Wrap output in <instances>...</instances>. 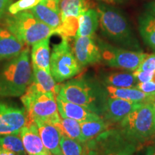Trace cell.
Listing matches in <instances>:
<instances>
[{
	"mask_svg": "<svg viewBox=\"0 0 155 155\" xmlns=\"http://www.w3.org/2000/svg\"><path fill=\"white\" fill-rule=\"evenodd\" d=\"M58 95L101 117L105 113L108 97L106 88L102 83L91 78L82 76L70 79L61 84Z\"/></svg>",
	"mask_w": 155,
	"mask_h": 155,
	"instance_id": "6da1fadb",
	"label": "cell"
},
{
	"mask_svg": "<svg viewBox=\"0 0 155 155\" xmlns=\"http://www.w3.org/2000/svg\"><path fill=\"white\" fill-rule=\"evenodd\" d=\"M29 122H45L55 125L61 120L56 96L38 90L32 83L21 97Z\"/></svg>",
	"mask_w": 155,
	"mask_h": 155,
	"instance_id": "277c9868",
	"label": "cell"
},
{
	"mask_svg": "<svg viewBox=\"0 0 155 155\" xmlns=\"http://www.w3.org/2000/svg\"><path fill=\"white\" fill-rule=\"evenodd\" d=\"M82 67L75 57L68 38H63L55 45L50 56V73L55 81L61 83L79 74Z\"/></svg>",
	"mask_w": 155,
	"mask_h": 155,
	"instance_id": "ba28073f",
	"label": "cell"
},
{
	"mask_svg": "<svg viewBox=\"0 0 155 155\" xmlns=\"http://www.w3.org/2000/svg\"><path fill=\"white\" fill-rule=\"evenodd\" d=\"M32 83L38 90L43 92L53 93L57 96L59 94L61 84H58L54 78L47 71L35 66H32Z\"/></svg>",
	"mask_w": 155,
	"mask_h": 155,
	"instance_id": "ffe728a7",
	"label": "cell"
},
{
	"mask_svg": "<svg viewBox=\"0 0 155 155\" xmlns=\"http://www.w3.org/2000/svg\"><path fill=\"white\" fill-rule=\"evenodd\" d=\"M145 102L150 104V105L152 106L153 109H154V111L155 112V94H152V95H150V96H149V98H147V101Z\"/></svg>",
	"mask_w": 155,
	"mask_h": 155,
	"instance_id": "d6a6232c",
	"label": "cell"
},
{
	"mask_svg": "<svg viewBox=\"0 0 155 155\" xmlns=\"http://www.w3.org/2000/svg\"><path fill=\"white\" fill-rule=\"evenodd\" d=\"M138 25L143 42L155 51V17L144 12L139 17Z\"/></svg>",
	"mask_w": 155,
	"mask_h": 155,
	"instance_id": "603a6c76",
	"label": "cell"
},
{
	"mask_svg": "<svg viewBox=\"0 0 155 155\" xmlns=\"http://www.w3.org/2000/svg\"><path fill=\"white\" fill-rule=\"evenodd\" d=\"M99 25V15L97 9L89 8L78 19V27L75 37L93 36Z\"/></svg>",
	"mask_w": 155,
	"mask_h": 155,
	"instance_id": "7402d4cb",
	"label": "cell"
},
{
	"mask_svg": "<svg viewBox=\"0 0 155 155\" xmlns=\"http://www.w3.org/2000/svg\"><path fill=\"white\" fill-rule=\"evenodd\" d=\"M6 28L23 43L32 45L57 34L56 31L38 19L30 11L11 15L6 19Z\"/></svg>",
	"mask_w": 155,
	"mask_h": 155,
	"instance_id": "5b68a950",
	"label": "cell"
},
{
	"mask_svg": "<svg viewBox=\"0 0 155 155\" xmlns=\"http://www.w3.org/2000/svg\"><path fill=\"white\" fill-rule=\"evenodd\" d=\"M136 71H155V53L147 54L140 65Z\"/></svg>",
	"mask_w": 155,
	"mask_h": 155,
	"instance_id": "f546056e",
	"label": "cell"
},
{
	"mask_svg": "<svg viewBox=\"0 0 155 155\" xmlns=\"http://www.w3.org/2000/svg\"><path fill=\"white\" fill-rule=\"evenodd\" d=\"M42 0H18L9 6L8 11L10 15H15L23 11L33 8Z\"/></svg>",
	"mask_w": 155,
	"mask_h": 155,
	"instance_id": "f1b7e54d",
	"label": "cell"
},
{
	"mask_svg": "<svg viewBox=\"0 0 155 155\" xmlns=\"http://www.w3.org/2000/svg\"><path fill=\"white\" fill-rule=\"evenodd\" d=\"M59 7L61 26L58 35L65 38L75 37L79 17L90 8L89 0H60Z\"/></svg>",
	"mask_w": 155,
	"mask_h": 155,
	"instance_id": "30bf717a",
	"label": "cell"
},
{
	"mask_svg": "<svg viewBox=\"0 0 155 155\" xmlns=\"http://www.w3.org/2000/svg\"><path fill=\"white\" fill-rule=\"evenodd\" d=\"M39 133L45 147L52 155H62L60 141L61 133L55 125L45 122H35Z\"/></svg>",
	"mask_w": 155,
	"mask_h": 155,
	"instance_id": "ac0fdd59",
	"label": "cell"
},
{
	"mask_svg": "<svg viewBox=\"0 0 155 155\" xmlns=\"http://www.w3.org/2000/svg\"><path fill=\"white\" fill-rule=\"evenodd\" d=\"M146 12L155 17V0L151 2L146 5Z\"/></svg>",
	"mask_w": 155,
	"mask_h": 155,
	"instance_id": "1f68e13d",
	"label": "cell"
},
{
	"mask_svg": "<svg viewBox=\"0 0 155 155\" xmlns=\"http://www.w3.org/2000/svg\"><path fill=\"white\" fill-rule=\"evenodd\" d=\"M119 129L129 140L139 144L155 135V112L147 102L119 122Z\"/></svg>",
	"mask_w": 155,
	"mask_h": 155,
	"instance_id": "8992f818",
	"label": "cell"
},
{
	"mask_svg": "<svg viewBox=\"0 0 155 155\" xmlns=\"http://www.w3.org/2000/svg\"><path fill=\"white\" fill-rule=\"evenodd\" d=\"M56 102L60 116L63 118H69L76 120L80 123L89 120L99 119L103 118L94 112L88 110V108L68 101L58 94L56 96Z\"/></svg>",
	"mask_w": 155,
	"mask_h": 155,
	"instance_id": "2e32d148",
	"label": "cell"
},
{
	"mask_svg": "<svg viewBox=\"0 0 155 155\" xmlns=\"http://www.w3.org/2000/svg\"><path fill=\"white\" fill-rule=\"evenodd\" d=\"M145 155H155V148L154 146H149L146 149Z\"/></svg>",
	"mask_w": 155,
	"mask_h": 155,
	"instance_id": "e575fe53",
	"label": "cell"
},
{
	"mask_svg": "<svg viewBox=\"0 0 155 155\" xmlns=\"http://www.w3.org/2000/svg\"><path fill=\"white\" fill-rule=\"evenodd\" d=\"M102 1L105 2L108 5H115V4H118V3H121L124 0H102Z\"/></svg>",
	"mask_w": 155,
	"mask_h": 155,
	"instance_id": "d590c367",
	"label": "cell"
},
{
	"mask_svg": "<svg viewBox=\"0 0 155 155\" xmlns=\"http://www.w3.org/2000/svg\"><path fill=\"white\" fill-rule=\"evenodd\" d=\"M29 49L7 60L0 68V96H22L32 83Z\"/></svg>",
	"mask_w": 155,
	"mask_h": 155,
	"instance_id": "3957f363",
	"label": "cell"
},
{
	"mask_svg": "<svg viewBox=\"0 0 155 155\" xmlns=\"http://www.w3.org/2000/svg\"><path fill=\"white\" fill-rule=\"evenodd\" d=\"M97 11L101 30L107 40L120 48L142 51L130 23L121 10L109 5L101 4Z\"/></svg>",
	"mask_w": 155,
	"mask_h": 155,
	"instance_id": "7a4b0ae2",
	"label": "cell"
},
{
	"mask_svg": "<svg viewBox=\"0 0 155 155\" xmlns=\"http://www.w3.org/2000/svg\"><path fill=\"white\" fill-rule=\"evenodd\" d=\"M104 86L116 88H135L137 81L132 71H114L108 72L102 75Z\"/></svg>",
	"mask_w": 155,
	"mask_h": 155,
	"instance_id": "44dd1931",
	"label": "cell"
},
{
	"mask_svg": "<svg viewBox=\"0 0 155 155\" xmlns=\"http://www.w3.org/2000/svg\"><path fill=\"white\" fill-rule=\"evenodd\" d=\"M102 61L108 66L124 71H134L147 54L143 51H134L115 46L111 43L97 39Z\"/></svg>",
	"mask_w": 155,
	"mask_h": 155,
	"instance_id": "9c48e42d",
	"label": "cell"
},
{
	"mask_svg": "<svg viewBox=\"0 0 155 155\" xmlns=\"http://www.w3.org/2000/svg\"><path fill=\"white\" fill-rule=\"evenodd\" d=\"M0 155H17L15 153L11 152V151L6 150L3 147H0Z\"/></svg>",
	"mask_w": 155,
	"mask_h": 155,
	"instance_id": "836d02e7",
	"label": "cell"
},
{
	"mask_svg": "<svg viewBox=\"0 0 155 155\" xmlns=\"http://www.w3.org/2000/svg\"><path fill=\"white\" fill-rule=\"evenodd\" d=\"M83 144L84 143L61 134L60 147L62 155H86Z\"/></svg>",
	"mask_w": 155,
	"mask_h": 155,
	"instance_id": "83f0119b",
	"label": "cell"
},
{
	"mask_svg": "<svg viewBox=\"0 0 155 155\" xmlns=\"http://www.w3.org/2000/svg\"><path fill=\"white\" fill-rule=\"evenodd\" d=\"M25 45L7 28H0V62L18 55L25 49Z\"/></svg>",
	"mask_w": 155,
	"mask_h": 155,
	"instance_id": "e0dca14e",
	"label": "cell"
},
{
	"mask_svg": "<svg viewBox=\"0 0 155 155\" xmlns=\"http://www.w3.org/2000/svg\"><path fill=\"white\" fill-rule=\"evenodd\" d=\"M27 123L24 108L0 102V136L19 134Z\"/></svg>",
	"mask_w": 155,
	"mask_h": 155,
	"instance_id": "8fae6325",
	"label": "cell"
},
{
	"mask_svg": "<svg viewBox=\"0 0 155 155\" xmlns=\"http://www.w3.org/2000/svg\"><path fill=\"white\" fill-rule=\"evenodd\" d=\"M55 126L59 130L61 134L65 135L70 138L83 143L80 122L76 120L69 118H63L61 116L60 121L55 124Z\"/></svg>",
	"mask_w": 155,
	"mask_h": 155,
	"instance_id": "484cf974",
	"label": "cell"
},
{
	"mask_svg": "<svg viewBox=\"0 0 155 155\" xmlns=\"http://www.w3.org/2000/svg\"><path fill=\"white\" fill-rule=\"evenodd\" d=\"M104 87L109 97L131 101L145 102L150 96V94H145L135 88H116L108 86H104Z\"/></svg>",
	"mask_w": 155,
	"mask_h": 155,
	"instance_id": "d4e9b609",
	"label": "cell"
},
{
	"mask_svg": "<svg viewBox=\"0 0 155 155\" xmlns=\"http://www.w3.org/2000/svg\"><path fill=\"white\" fill-rule=\"evenodd\" d=\"M153 138H154V139H155V135H154V137H153Z\"/></svg>",
	"mask_w": 155,
	"mask_h": 155,
	"instance_id": "8d00e7d4",
	"label": "cell"
},
{
	"mask_svg": "<svg viewBox=\"0 0 155 155\" xmlns=\"http://www.w3.org/2000/svg\"><path fill=\"white\" fill-rule=\"evenodd\" d=\"M154 148H155V144H154Z\"/></svg>",
	"mask_w": 155,
	"mask_h": 155,
	"instance_id": "74e56055",
	"label": "cell"
},
{
	"mask_svg": "<svg viewBox=\"0 0 155 155\" xmlns=\"http://www.w3.org/2000/svg\"><path fill=\"white\" fill-rule=\"evenodd\" d=\"M60 0H42L35 7L30 9L41 22L54 29L58 34L61 26V17L59 7Z\"/></svg>",
	"mask_w": 155,
	"mask_h": 155,
	"instance_id": "4fadbf2b",
	"label": "cell"
},
{
	"mask_svg": "<svg viewBox=\"0 0 155 155\" xmlns=\"http://www.w3.org/2000/svg\"><path fill=\"white\" fill-rule=\"evenodd\" d=\"M0 147L17 155H27L19 133L0 136Z\"/></svg>",
	"mask_w": 155,
	"mask_h": 155,
	"instance_id": "4316f807",
	"label": "cell"
},
{
	"mask_svg": "<svg viewBox=\"0 0 155 155\" xmlns=\"http://www.w3.org/2000/svg\"><path fill=\"white\" fill-rule=\"evenodd\" d=\"M143 103L144 102L131 101L108 96L105 113L103 118L110 124L118 123L142 105Z\"/></svg>",
	"mask_w": 155,
	"mask_h": 155,
	"instance_id": "5bb4252c",
	"label": "cell"
},
{
	"mask_svg": "<svg viewBox=\"0 0 155 155\" xmlns=\"http://www.w3.org/2000/svg\"><path fill=\"white\" fill-rule=\"evenodd\" d=\"M50 38H46L40 40L32 45L31 51V60L32 65L41 68L50 73Z\"/></svg>",
	"mask_w": 155,
	"mask_h": 155,
	"instance_id": "d6986e66",
	"label": "cell"
},
{
	"mask_svg": "<svg viewBox=\"0 0 155 155\" xmlns=\"http://www.w3.org/2000/svg\"><path fill=\"white\" fill-rule=\"evenodd\" d=\"M81 128L82 133L83 143H86L96 138L97 136L110 129L111 124L106 121L104 118L99 119L89 120L81 122Z\"/></svg>",
	"mask_w": 155,
	"mask_h": 155,
	"instance_id": "cb8c5ba5",
	"label": "cell"
},
{
	"mask_svg": "<svg viewBox=\"0 0 155 155\" xmlns=\"http://www.w3.org/2000/svg\"><path fill=\"white\" fill-rule=\"evenodd\" d=\"M86 155H134L137 143L127 139L119 129L110 128L86 142Z\"/></svg>",
	"mask_w": 155,
	"mask_h": 155,
	"instance_id": "52a82bcc",
	"label": "cell"
},
{
	"mask_svg": "<svg viewBox=\"0 0 155 155\" xmlns=\"http://www.w3.org/2000/svg\"><path fill=\"white\" fill-rule=\"evenodd\" d=\"M73 51L82 68L94 65L102 61L99 46L94 35L75 37Z\"/></svg>",
	"mask_w": 155,
	"mask_h": 155,
	"instance_id": "7c38bea8",
	"label": "cell"
},
{
	"mask_svg": "<svg viewBox=\"0 0 155 155\" xmlns=\"http://www.w3.org/2000/svg\"><path fill=\"white\" fill-rule=\"evenodd\" d=\"M10 2V0H0V18L3 16L4 13Z\"/></svg>",
	"mask_w": 155,
	"mask_h": 155,
	"instance_id": "4dcf8cb0",
	"label": "cell"
},
{
	"mask_svg": "<svg viewBox=\"0 0 155 155\" xmlns=\"http://www.w3.org/2000/svg\"><path fill=\"white\" fill-rule=\"evenodd\" d=\"M23 146L28 155H52L45 148L35 122H29L19 131Z\"/></svg>",
	"mask_w": 155,
	"mask_h": 155,
	"instance_id": "9a60e30c",
	"label": "cell"
}]
</instances>
